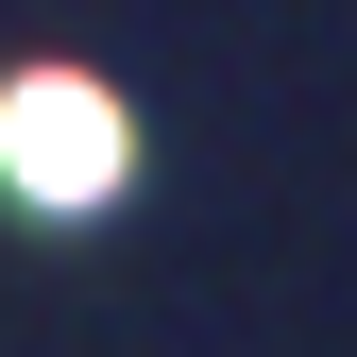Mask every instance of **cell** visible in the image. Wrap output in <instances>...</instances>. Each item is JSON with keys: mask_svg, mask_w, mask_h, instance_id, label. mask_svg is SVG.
Listing matches in <instances>:
<instances>
[{"mask_svg": "<svg viewBox=\"0 0 357 357\" xmlns=\"http://www.w3.org/2000/svg\"><path fill=\"white\" fill-rule=\"evenodd\" d=\"M0 170H17L34 204H102V188H119V102H102L85 68H34L17 102H0Z\"/></svg>", "mask_w": 357, "mask_h": 357, "instance_id": "6da1fadb", "label": "cell"}]
</instances>
